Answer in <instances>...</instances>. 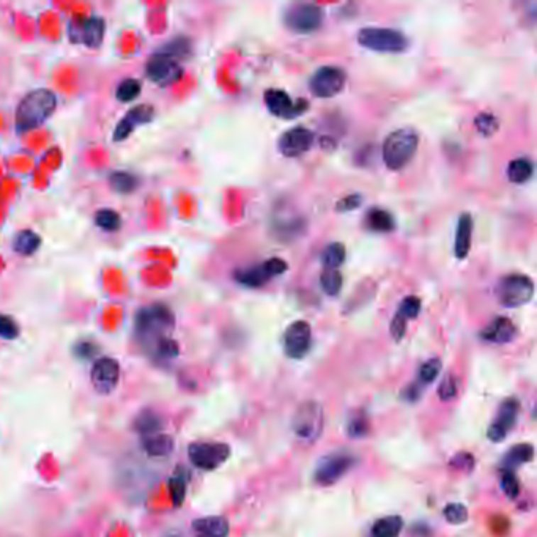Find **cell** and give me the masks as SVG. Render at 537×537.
<instances>
[{"mask_svg":"<svg viewBox=\"0 0 537 537\" xmlns=\"http://www.w3.org/2000/svg\"><path fill=\"white\" fill-rule=\"evenodd\" d=\"M175 317L167 306L152 304L135 314L134 333L144 352L155 361L166 362L178 356V343L172 339Z\"/></svg>","mask_w":537,"mask_h":537,"instance_id":"1","label":"cell"},{"mask_svg":"<svg viewBox=\"0 0 537 537\" xmlns=\"http://www.w3.org/2000/svg\"><path fill=\"white\" fill-rule=\"evenodd\" d=\"M57 106L55 93L48 89H37L23 98L16 111V128L19 133L35 130L52 116Z\"/></svg>","mask_w":537,"mask_h":537,"instance_id":"2","label":"cell"},{"mask_svg":"<svg viewBox=\"0 0 537 537\" xmlns=\"http://www.w3.org/2000/svg\"><path fill=\"white\" fill-rule=\"evenodd\" d=\"M419 145V135L413 128L392 131L383 142V161L391 170L404 169L413 160Z\"/></svg>","mask_w":537,"mask_h":537,"instance_id":"3","label":"cell"},{"mask_svg":"<svg viewBox=\"0 0 537 537\" xmlns=\"http://www.w3.org/2000/svg\"><path fill=\"white\" fill-rule=\"evenodd\" d=\"M325 426L323 408L309 400L297 408L292 418V431L299 441L314 443L320 438Z\"/></svg>","mask_w":537,"mask_h":537,"instance_id":"4","label":"cell"},{"mask_svg":"<svg viewBox=\"0 0 537 537\" xmlns=\"http://www.w3.org/2000/svg\"><path fill=\"white\" fill-rule=\"evenodd\" d=\"M360 45L375 52H404L408 48V40L402 32L386 27H366L358 33Z\"/></svg>","mask_w":537,"mask_h":537,"instance_id":"5","label":"cell"},{"mask_svg":"<svg viewBox=\"0 0 537 537\" xmlns=\"http://www.w3.org/2000/svg\"><path fill=\"white\" fill-rule=\"evenodd\" d=\"M356 462V457L353 454L345 453V450L328 454L323 459H320L317 468H315V482H319L320 485H333L341 481L355 467Z\"/></svg>","mask_w":537,"mask_h":537,"instance_id":"6","label":"cell"},{"mask_svg":"<svg viewBox=\"0 0 537 537\" xmlns=\"http://www.w3.org/2000/svg\"><path fill=\"white\" fill-rule=\"evenodd\" d=\"M232 450L226 443H192L188 448V457L196 468L204 471H213L224 465Z\"/></svg>","mask_w":537,"mask_h":537,"instance_id":"7","label":"cell"},{"mask_svg":"<svg viewBox=\"0 0 537 537\" xmlns=\"http://www.w3.org/2000/svg\"><path fill=\"white\" fill-rule=\"evenodd\" d=\"M106 23L99 16H76L68 24V37L77 45L98 48L103 43Z\"/></svg>","mask_w":537,"mask_h":537,"instance_id":"8","label":"cell"},{"mask_svg":"<svg viewBox=\"0 0 537 537\" xmlns=\"http://www.w3.org/2000/svg\"><path fill=\"white\" fill-rule=\"evenodd\" d=\"M534 295V284L525 275L506 276L499 282L498 297L506 307H520L526 304Z\"/></svg>","mask_w":537,"mask_h":537,"instance_id":"9","label":"cell"},{"mask_svg":"<svg viewBox=\"0 0 537 537\" xmlns=\"http://www.w3.org/2000/svg\"><path fill=\"white\" fill-rule=\"evenodd\" d=\"M285 26L295 33H311L321 26L323 10L314 4H298L285 13Z\"/></svg>","mask_w":537,"mask_h":537,"instance_id":"10","label":"cell"},{"mask_svg":"<svg viewBox=\"0 0 537 537\" xmlns=\"http://www.w3.org/2000/svg\"><path fill=\"white\" fill-rule=\"evenodd\" d=\"M287 268V262H284L282 259H270L263 262L262 265H255V267L236 271L235 279L241 285H245V287L257 289L267 284L271 277L285 273Z\"/></svg>","mask_w":537,"mask_h":537,"instance_id":"11","label":"cell"},{"mask_svg":"<svg viewBox=\"0 0 537 537\" xmlns=\"http://www.w3.org/2000/svg\"><path fill=\"white\" fill-rule=\"evenodd\" d=\"M345 71L338 67H321L314 73L309 81L311 92L317 98H333L342 92L345 85Z\"/></svg>","mask_w":537,"mask_h":537,"instance_id":"12","label":"cell"},{"mask_svg":"<svg viewBox=\"0 0 537 537\" xmlns=\"http://www.w3.org/2000/svg\"><path fill=\"white\" fill-rule=\"evenodd\" d=\"M147 76L157 85H170L183 76V67L175 57L160 51L148 60Z\"/></svg>","mask_w":537,"mask_h":537,"instance_id":"13","label":"cell"},{"mask_svg":"<svg viewBox=\"0 0 537 537\" xmlns=\"http://www.w3.org/2000/svg\"><path fill=\"white\" fill-rule=\"evenodd\" d=\"M93 389L101 396H109L120 382V364L114 358H99L92 367Z\"/></svg>","mask_w":537,"mask_h":537,"instance_id":"14","label":"cell"},{"mask_svg":"<svg viewBox=\"0 0 537 537\" xmlns=\"http://www.w3.org/2000/svg\"><path fill=\"white\" fill-rule=\"evenodd\" d=\"M312 329L307 321H295L292 323L284 334V350L289 358L293 360H301L307 355L311 348Z\"/></svg>","mask_w":537,"mask_h":537,"instance_id":"15","label":"cell"},{"mask_svg":"<svg viewBox=\"0 0 537 537\" xmlns=\"http://www.w3.org/2000/svg\"><path fill=\"white\" fill-rule=\"evenodd\" d=\"M265 104H267L268 111L273 116L281 118H295L301 116L309 107L306 99H299L298 103H293L289 93L277 89H270L265 92Z\"/></svg>","mask_w":537,"mask_h":537,"instance_id":"16","label":"cell"},{"mask_svg":"<svg viewBox=\"0 0 537 537\" xmlns=\"http://www.w3.org/2000/svg\"><path fill=\"white\" fill-rule=\"evenodd\" d=\"M519 410H520V404H519V400L514 397L507 399L501 404L498 410V416L495 418V421H493L489 432H487V436H489L490 441L499 443L506 440L507 433H509V431H512L515 422H517Z\"/></svg>","mask_w":537,"mask_h":537,"instance_id":"17","label":"cell"},{"mask_svg":"<svg viewBox=\"0 0 537 537\" xmlns=\"http://www.w3.org/2000/svg\"><path fill=\"white\" fill-rule=\"evenodd\" d=\"M315 135L304 126H297L285 131L279 139V152L287 157H297L304 155L314 144Z\"/></svg>","mask_w":537,"mask_h":537,"instance_id":"18","label":"cell"},{"mask_svg":"<svg viewBox=\"0 0 537 537\" xmlns=\"http://www.w3.org/2000/svg\"><path fill=\"white\" fill-rule=\"evenodd\" d=\"M153 107L148 104H139L133 107V109L126 114V116L120 120L116 131H114V140H125L128 135H131L135 128L140 125H145L153 118Z\"/></svg>","mask_w":537,"mask_h":537,"instance_id":"19","label":"cell"},{"mask_svg":"<svg viewBox=\"0 0 537 537\" xmlns=\"http://www.w3.org/2000/svg\"><path fill=\"white\" fill-rule=\"evenodd\" d=\"M228 521L219 515L202 517L192 521V533L194 537H227L228 536Z\"/></svg>","mask_w":537,"mask_h":537,"instance_id":"20","label":"cell"},{"mask_svg":"<svg viewBox=\"0 0 537 537\" xmlns=\"http://www.w3.org/2000/svg\"><path fill=\"white\" fill-rule=\"evenodd\" d=\"M515 334H517V328L512 321L506 317H498L484 329L481 336L482 339L493 343H507L515 338Z\"/></svg>","mask_w":537,"mask_h":537,"instance_id":"21","label":"cell"},{"mask_svg":"<svg viewBox=\"0 0 537 537\" xmlns=\"http://www.w3.org/2000/svg\"><path fill=\"white\" fill-rule=\"evenodd\" d=\"M175 441L167 433H156L147 438H140V448L148 457L153 459H161V457H167L174 450Z\"/></svg>","mask_w":537,"mask_h":537,"instance_id":"22","label":"cell"},{"mask_svg":"<svg viewBox=\"0 0 537 537\" xmlns=\"http://www.w3.org/2000/svg\"><path fill=\"white\" fill-rule=\"evenodd\" d=\"M164 421L160 414L152 410H144L134 419V431L140 435V438H147L156 433H161Z\"/></svg>","mask_w":537,"mask_h":537,"instance_id":"23","label":"cell"},{"mask_svg":"<svg viewBox=\"0 0 537 537\" xmlns=\"http://www.w3.org/2000/svg\"><path fill=\"white\" fill-rule=\"evenodd\" d=\"M471 235H472V218L468 213H463L459 218L455 233V257L465 259L468 255L471 248Z\"/></svg>","mask_w":537,"mask_h":537,"instance_id":"24","label":"cell"},{"mask_svg":"<svg viewBox=\"0 0 537 537\" xmlns=\"http://www.w3.org/2000/svg\"><path fill=\"white\" fill-rule=\"evenodd\" d=\"M533 457H534L533 445L521 443V445H515L512 449L507 450L503 457V462H501V467H503V471H514L515 468H519L520 465L531 462Z\"/></svg>","mask_w":537,"mask_h":537,"instance_id":"25","label":"cell"},{"mask_svg":"<svg viewBox=\"0 0 537 537\" xmlns=\"http://www.w3.org/2000/svg\"><path fill=\"white\" fill-rule=\"evenodd\" d=\"M404 528V520L399 515H389L377 520L370 529V537H397Z\"/></svg>","mask_w":537,"mask_h":537,"instance_id":"26","label":"cell"},{"mask_svg":"<svg viewBox=\"0 0 537 537\" xmlns=\"http://www.w3.org/2000/svg\"><path fill=\"white\" fill-rule=\"evenodd\" d=\"M366 226L374 232H392L396 228V221H394L392 214L382 209H374L367 213L366 216Z\"/></svg>","mask_w":537,"mask_h":537,"instance_id":"27","label":"cell"},{"mask_svg":"<svg viewBox=\"0 0 537 537\" xmlns=\"http://www.w3.org/2000/svg\"><path fill=\"white\" fill-rule=\"evenodd\" d=\"M188 472H186L183 468L175 471V475L169 479V490H170V498L172 503H174L175 507H180L184 503L186 498V492H188Z\"/></svg>","mask_w":537,"mask_h":537,"instance_id":"28","label":"cell"},{"mask_svg":"<svg viewBox=\"0 0 537 537\" xmlns=\"http://www.w3.org/2000/svg\"><path fill=\"white\" fill-rule=\"evenodd\" d=\"M533 162L528 157H517V160L511 161L509 167H507V177L512 183L524 184L533 177Z\"/></svg>","mask_w":537,"mask_h":537,"instance_id":"29","label":"cell"},{"mask_svg":"<svg viewBox=\"0 0 537 537\" xmlns=\"http://www.w3.org/2000/svg\"><path fill=\"white\" fill-rule=\"evenodd\" d=\"M41 245L40 236L32 231H23L16 235L14 238L13 248L21 255H32Z\"/></svg>","mask_w":537,"mask_h":537,"instance_id":"30","label":"cell"},{"mask_svg":"<svg viewBox=\"0 0 537 537\" xmlns=\"http://www.w3.org/2000/svg\"><path fill=\"white\" fill-rule=\"evenodd\" d=\"M345 246L342 243H331L323 249L321 254V263L326 270H338L345 262Z\"/></svg>","mask_w":537,"mask_h":537,"instance_id":"31","label":"cell"},{"mask_svg":"<svg viewBox=\"0 0 537 537\" xmlns=\"http://www.w3.org/2000/svg\"><path fill=\"white\" fill-rule=\"evenodd\" d=\"M138 178L134 175L128 174V172H116V174L111 175V186L114 191L121 192V194H128V192H133L138 186Z\"/></svg>","mask_w":537,"mask_h":537,"instance_id":"32","label":"cell"},{"mask_svg":"<svg viewBox=\"0 0 537 537\" xmlns=\"http://www.w3.org/2000/svg\"><path fill=\"white\" fill-rule=\"evenodd\" d=\"M320 284L326 295L336 297L342 289V275L338 270H325V273L320 277Z\"/></svg>","mask_w":537,"mask_h":537,"instance_id":"33","label":"cell"},{"mask_svg":"<svg viewBox=\"0 0 537 537\" xmlns=\"http://www.w3.org/2000/svg\"><path fill=\"white\" fill-rule=\"evenodd\" d=\"M95 223L99 228H103L106 232H116L121 226V218L117 211L114 210H99L96 213Z\"/></svg>","mask_w":537,"mask_h":537,"instance_id":"34","label":"cell"},{"mask_svg":"<svg viewBox=\"0 0 537 537\" xmlns=\"http://www.w3.org/2000/svg\"><path fill=\"white\" fill-rule=\"evenodd\" d=\"M139 93H140V82L138 81V79L128 77L118 85L116 95L118 98V101L128 103V101H133V99L138 98Z\"/></svg>","mask_w":537,"mask_h":537,"instance_id":"35","label":"cell"},{"mask_svg":"<svg viewBox=\"0 0 537 537\" xmlns=\"http://www.w3.org/2000/svg\"><path fill=\"white\" fill-rule=\"evenodd\" d=\"M443 364L438 358H432V360L426 361L419 369V382L424 384H431L435 382V378L440 375Z\"/></svg>","mask_w":537,"mask_h":537,"instance_id":"36","label":"cell"},{"mask_svg":"<svg viewBox=\"0 0 537 537\" xmlns=\"http://www.w3.org/2000/svg\"><path fill=\"white\" fill-rule=\"evenodd\" d=\"M475 125H476V130L482 135H485V138H490V135L495 134L499 128L498 118L495 116H492V114H485V112L479 114L475 120Z\"/></svg>","mask_w":537,"mask_h":537,"instance_id":"37","label":"cell"},{"mask_svg":"<svg viewBox=\"0 0 537 537\" xmlns=\"http://www.w3.org/2000/svg\"><path fill=\"white\" fill-rule=\"evenodd\" d=\"M421 312V299L418 297H406L402 303H400L396 315L400 319L408 321L410 319H416Z\"/></svg>","mask_w":537,"mask_h":537,"instance_id":"38","label":"cell"},{"mask_svg":"<svg viewBox=\"0 0 537 537\" xmlns=\"http://www.w3.org/2000/svg\"><path fill=\"white\" fill-rule=\"evenodd\" d=\"M445 519L453 525H462L468 520V509L460 503H450L445 507Z\"/></svg>","mask_w":537,"mask_h":537,"instance_id":"39","label":"cell"},{"mask_svg":"<svg viewBox=\"0 0 537 537\" xmlns=\"http://www.w3.org/2000/svg\"><path fill=\"white\" fill-rule=\"evenodd\" d=\"M501 487H503V492L509 498L514 499L519 497L520 484H519L517 476L514 475V471H503V476H501Z\"/></svg>","mask_w":537,"mask_h":537,"instance_id":"40","label":"cell"},{"mask_svg":"<svg viewBox=\"0 0 537 537\" xmlns=\"http://www.w3.org/2000/svg\"><path fill=\"white\" fill-rule=\"evenodd\" d=\"M18 334H19V328L16 325V321H14L11 317H9V315L0 314V338L6 341H13L18 338Z\"/></svg>","mask_w":537,"mask_h":537,"instance_id":"41","label":"cell"},{"mask_svg":"<svg viewBox=\"0 0 537 537\" xmlns=\"http://www.w3.org/2000/svg\"><path fill=\"white\" fill-rule=\"evenodd\" d=\"M457 391H459V388H457V380L453 375H448L440 384L438 396L443 402H448V400H453L457 396Z\"/></svg>","mask_w":537,"mask_h":537,"instance_id":"42","label":"cell"},{"mask_svg":"<svg viewBox=\"0 0 537 537\" xmlns=\"http://www.w3.org/2000/svg\"><path fill=\"white\" fill-rule=\"evenodd\" d=\"M347 432H348L350 436H352V438H361V436H366V433H367V421L364 419L362 416L353 418L352 421L348 422Z\"/></svg>","mask_w":537,"mask_h":537,"instance_id":"43","label":"cell"},{"mask_svg":"<svg viewBox=\"0 0 537 537\" xmlns=\"http://www.w3.org/2000/svg\"><path fill=\"white\" fill-rule=\"evenodd\" d=\"M362 202V197L360 194H352L348 196L345 199H342L341 202L338 204V206H336V210L338 211H352V210H356L358 206L361 205Z\"/></svg>","mask_w":537,"mask_h":537,"instance_id":"44","label":"cell"},{"mask_svg":"<svg viewBox=\"0 0 537 537\" xmlns=\"http://www.w3.org/2000/svg\"><path fill=\"white\" fill-rule=\"evenodd\" d=\"M98 352V348L93 345L92 342H81L76 345V355L81 358V360H89L93 355Z\"/></svg>","mask_w":537,"mask_h":537,"instance_id":"45","label":"cell"},{"mask_svg":"<svg viewBox=\"0 0 537 537\" xmlns=\"http://www.w3.org/2000/svg\"><path fill=\"white\" fill-rule=\"evenodd\" d=\"M162 537H183V536L180 533H178V531H170L167 534H164Z\"/></svg>","mask_w":537,"mask_h":537,"instance_id":"46","label":"cell"}]
</instances>
